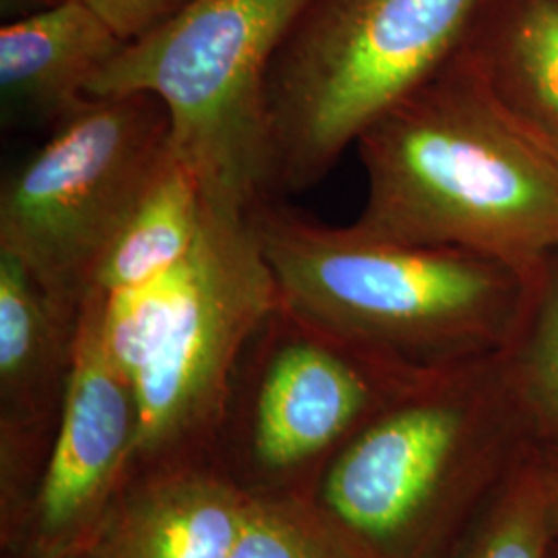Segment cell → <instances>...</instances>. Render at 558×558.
Wrapping results in <instances>:
<instances>
[{
	"label": "cell",
	"mask_w": 558,
	"mask_h": 558,
	"mask_svg": "<svg viewBox=\"0 0 558 558\" xmlns=\"http://www.w3.org/2000/svg\"><path fill=\"white\" fill-rule=\"evenodd\" d=\"M248 500L182 480L133 500L98 542V558H228Z\"/></svg>",
	"instance_id": "obj_11"
},
{
	"label": "cell",
	"mask_w": 558,
	"mask_h": 558,
	"mask_svg": "<svg viewBox=\"0 0 558 558\" xmlns=\"http://www.w3.org/2000/svg\"><path fill=\"white\" fill-rule=\"evenodd\" d=\"M52 2V0H50ZM108 21L124 41L160 25L174 15L189 0H80Z\"/></svg>",
	"instance_id": "obj_18"
},
{
	"label": "cell",
	"mask_w": 558,
	"mask_h": 558,
	"mask_svg": "<svg viewBox=\"0 0 558 558\" xmlns=\"http://www.w3.org/2000/svg\"><path fill=\"white\" fill-rule=\"evenodd\" d=\"M101 290L92 288L81 304L59 439L40 490V521L48 532L75 523L133 449L135 391L101 343Z\"/></svg>",
	"instance_id": "obj_7"
},
{
	"label": "cell",
	"mask_w": 558,
	"mask_h": 558,
	"mask_svg": "<svg viewBox=\"0 0 558 558\" xmlns=\"http://www.w3.org/2000/svg\"><path fill=\"white\" fill-rule=\"evenodd\" d=\"M279 308L251 214L205 207L199 242L180 265L177 294L133 380V449H158L214 416L242 348Z\"/></svg>",
	"instance_id": "obj_6"
},
{
	"label": "cell",
	"mask_w": 558,
	"mask_h": 558,
	"mask_svg": "<svg viewBox=\"0 0 558 558\" xmlns=\"http://www.w3.org/2000/svg\"><path fill=\"white\" fill-rule=\"evenodd\" d=\"M44 558H98V542H92L85 546H71Z\"/></svg>",
	"instance_id": "obj_20"
},
{
	"label": "cell",
	"mask_w": 558,
	"mask_h": 558,
	"mask_svg": "<svg viewBox=\"0 0 558 558\" xmlns=\"http://www.w3.org/2000/svg\"><path fill=\"white\" fill-rule=\"evenodd\" d=\"M170 147L156 96L92 98L2 184L0 253L80 317L101 259Z\"/></svg>",
	"instance_id": "obj_5"
},
{
	"label": "cell",
	"mask_w": 558,
	"mask_h": 558,
	"mask_svg": "<svg viewBox=\"0 0 558 558\" xmlns=\"http://www.w3.org/2000/svg\"><path fill=\"white\" fill-rule=\"evenodd\" d=\"M228 558L336 557L308 527L286 511L248 500Z\"/></svg>",
	"instance_id": "obj_15"
},
{
	"label": "cell",
	"mask_w": 558,
	"mask_h": 558,
	"mask_svg": "<svg viewBox=\"0 0 558 558\" xmlns=\"http://www.w3.org/2000/svg\"><path fill=\"white\" fill-rule=\"evenodd\" d=\"M461 433L458 408L414 403L371 426L331 468L329 509L371 538L399 532L437 486Z\"/></svg>",
	"instance_id": "obj_8"
},
{
	"label": "cell",
	"mask_w": 558,
	"mask_h": 558,
	"mask_svg": "<svg viewBox=\"0 0 558 558\" xmlns=\"http://www.w3.org/2000/svg\"><path fill=\"white\" fill-rule=\"evenodd\" d=\"M507 110L558 158V0H527L507 62L484 75Z\"/></svg>",
	"instance_id": "obj_14"
},
{
	"label": "cell",
	"mask_w": 558,
	"mask_h": 558,
	"mask_svg": "<svg viewBox=\"0 0 558 558\" xmlns=\"http://www.w3.org/2000/svg\"><path fill=\"white\" fill-rule=\"evenodd\" d=\"M294 319L296 329L267 354L257 383L255 449L269 468L294 465L338 439L373 393L345 341Z\"/></svg>",
	"instance_id": "obj_9"
},
{
	"label": "cell",
	"mask_w": 558,
	"mask_h": 558,
	"mask_svg": "<svg viewBox=\"0 0 558 558\" xmlns=\"http://www.w3.org/2000/svg\"><path fill=\"white\" fill-rule=\"evenodd\" d=\"M530 385L544 414L558 424V290L539 323L530 360Z\"/></svg>",
	"instance_id": "obj_17"
},
{
	"label": "cell",
	"mask_w": 558,
	"mask_h": 558,
	"mask_svg": "<svg viewBox=\"0 0 558 558\" xmlns=\"http://www.w3.org/2000/svg\"><path fill=\"white\" fill-rule=\"evenodd\" d=\"M550 538L544 490L525 493L500 515L474 558H546Z\"/></svg>",
	"instance_id": "obj_16"
},
{
	"label": "cell",
	"mask_w": 558,
	"mask_h": 558,
	"mask_svg": "<svg viewBox=\"0 0 558 558\" xmlns=\"http://www.w3.org/2000/svg\"><path fill=\"white\" fill-rule=\"evenodd\" d=\"M311 0H189L126 41L89 98L151 94L207 207L251 214L271 199L267 87L279 48Z\"/></svg>",
	"instance_id": "obj_2"
},
{
	"label": "cell",
	"mask_w": 558,
	"mask_h": 558,
	"mask_svg": "<svg viewBox=\"0 0 558 558\" xmlns=\"http://www.w3.org/2000/svg\"><path fill=\"white\" fill-rule=\"evenodd\" d=\"M251 218L281 304L352 348H433L472 336L513 271L458 248L327 226L274 199Z\"/></svg>",
	"instance_id": "obj_4"
},
{
	"label": "cell",
	"mask_w": 558,
	"mask_h": 558,
	"mask_svg": "<svg viewBox=\"0 0 558 558\" xmlns=\"http://www.w3.org/2000/svg\"><path fill=\"white\" fill-rule=\"evenodd\" d=\"M126 41L80 0H52L0 29L4 108L59 126L92 100L89 85Z\"/></svg>",
	"instance_id": "obj_10"
},
{
	"label": "cell",
	"mask_w": 558,
	"mask_h": 558,
	"mask_svg": "<svg viewBox=\"0 0 558 558\" xmlns=\"http://www.w3.org/2000/svg\"><path fill=\"white\" fill-rule=\"evenodd\" d=\"M544 505L550 536H558V476L548 488H544Z\"/></svg>",
	"instance_id": "obj_19"
},
{
	"label": "cell",
	"mask_w": 558,
	"mask_h": 558,
	"mask_svg": "<svg viewBox=\"0 0 558 558\" xmlns=\"http://www.w3.org/2000/svg\"><path fill=\"white\" fill-rule=\"evenodd\" d=\"M205 207L199 179L170 147L101 259L94 288L108 294L174 269L199 242Z\"/></svg>",
	"instance_id": "obj_12"
},
{
	"label": "cell",
	"mask_w": 558,
	"mask_h": 558,
	"mask_svg": "<svg viewBox=\"0 0 558 558\" xmlns=\"http://www.w3.org/2000/svg\"><path fill=\"white\" fill-rule=\"evenodd\" d=\"M480 0H311L267 87L274 193H300L451 62Z\"/></svg>",
	"instance_id": "obj_3"
},
{
	"label": "cell",
	"mask_w": 558,
	"mask_h": 558,
	"mask_svg": "<svg viewBox=\"0 0 558 558\" xmlns=\"http://www.w3.org/2000/svg\"><path fill=\"white\" fill-rule=\"evenodd\" d=\"M356 147L362 232L458 248L515 274L558 248V158L478 71L449 62Z\"/></svg>",
	"instance_id": "obj_1"
},
{
	"label": "cell",
	"mask_w": 558,
	"mask_h": 558,
	"mask_svg": "<svg viewBox=\"0 0 558 558\" xmlns=\"http://www.w3.org/2000/svg\"><path fill=\"white\" fill-rule=\"evenodd\" d=\"M77 319L60 311L20 260L0 253V385L4 398H32L62 366H71Z\"/></svg>",
	"instance_id": "obj_13"
}]
</instances>
